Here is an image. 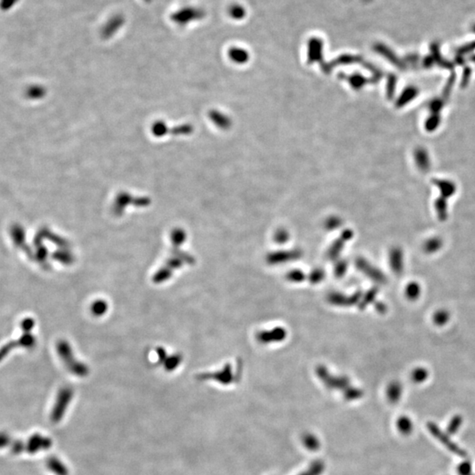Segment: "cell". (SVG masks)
<instances>
[{
  "instance_id": "1",
  "label": "cell",
  "mask_w": 475,
  "mask_h": 475,
  "mask_svg": "<svg viewBox=\"0 0 475 475\" xmlns=\"http://www.w3.org/2000/svg\"><path fill=\"white\" fill-rule=\"evenodd\" d=\"M427 426H428V429H429V432L431 433V435L436 437L437 440L441 442L443 445H445V447L448 449L449 451L453 452L454 454H456L458 456H467L466 452L463 451L462 449L460 448L455 443H453V442L450 439V437L437 427V424H435L433 422H429Z\"/></svg>"
},
{
  "instance_id": "2",
  "label": "cell",
  "mask_w": 475,
  "mask_h": 475,
  "mask_svg": "<svg viewBox=\"0 0 475 475\" xmlns=\"http://www.w3.org/2000/svg\"><path fill=\"white\" fill-rule=\"evenodd\" d=\"M71 398H72V390H69L68 388L63 389L59 393L58 400L56 402L55 407L52 411V414H51V421L52 422H58L61 420V418L65 414L66 407L69 404Z\"/></svg>"
},
{
  "instance_id": "3",
  "label": "cell",
  "mask_w": 475,
  "mask_h": 475,
  "mask_svg": "<svg viewBox=\"0 0 475 475\" xmlns=\"http://www.w3.org/2000/svg\"><path fill=\"white\" fill-rule=\"evenodd\" d=\"M51 441L48 437H42L40 434H35L27 441L26 445V450L29 453H36L37 452L42 451V450H47L50 447L51 445Z\"/></svg>"
},
{
  "instance_id": "4",
  "label": "cell",
  "mask_w": 475,
  "mask_h": 475,
  "mask_svg": "<svg viewBox=\"0 0 475 475\" xmlns=\"http://www.w3.org/2000/svg\"><path fill=\"white\" fill-rule=\"evenodd\" d=\"M35 343V337L33 335H31L29 333H25L23 336L19 338V340L17 341H13L10 343H8L7 345H5L4 348L0 349V360H2L4 358L5 355H7L8 353L10 352L13 348L15 347H27V348H31L33 347Z\"/></svg>"
},
{
  "instance_id": "5",
  "label": "cell",
  "mask_w": 475,
  "mask_h": 475,
  "mask_svg": "<svg viewBox=\"0 0 475 475\" xmlns=\"http://www.w3.org/2000/svg\"><path fill=\"white\" fill-rule=\"evenodd\" d=\"M47 466L50 471L53 472L54 474L58 475H67V470L65 468V466L56 458H50L48 460Z\"/></svg>"
},
{
  "instance_id": "6",
  "label": "cell",
  "mask_w": 475,
  "mask_h": 475,
  "mask_svg": "<svg viewBox=\"0 0 475 475\" xmlns=\"http://www.w3.org/2000/svg\"><path fill=\"white\" fill-rule=\"evenodd\" d=\"M463 423V419L460 415H455L452 417L451 422H449L448 427H447V432L450 435H454L457 433V431L460 429V427Z\"/></svg>"
},
{
  "instance_id": "7",
  "label": "cell",
  "mask_w": 475,
  "mask_h": 475,
  "mask_svg": "<svg viewBox=\"0 0 475 475\" xmlns=\"http://www.w3.org/2000/svg\"><path fill=\"white\" fill-rule=\"evenodd\" d=\"M229 12L230 15L235 19H244L245 16V8L239 4H234L233 6H231Z\"/></svg>"
},
{
  "instance_id": "8",
  "label": "cell",
  "mask_w": 475,
  "mask_h": 475,
  "mask_svg": "<svg viewBox=\"0 0 475 475\" xmlns=\"http://www.w3.org/2000/svg\"><path fill=\"white\" fill-rule=\"evenodd\" d=\"M398 428L403 434L408 435L413 430V423L409 418L403 417L398 421Z\"/></svg>"
},
{
  "instance_id": "9",
  "label": "cell",
  "mask_w": 475,
  "mask_h": 475,
  "mask_svg": "<svg viewBox=\"0 0 475 475\" xmlns=\"http://www.w3.org/2000/svg\"><path fill=\"white\" fill-rule=\"evenodd\" d=\"M473 467L469 460H465L458 467V473L460 475H471Z\"/></svg>"
},
{
  "instance_id": "10",
  "label": "cell",
  "mask_w": 475,
  "mask_h": 475,
  "mask_svg": "<svg viewBox=\"0 0 475 475\" xmlns=\"http://www.w3.org/2000/svg\"><path fill=\"white\" fill-rule=\"evenodd\" d=\"M12 452L13 454H19L20 452H23L26 449V445L24 444L22 441H14L12 444Z\"/></svg>"
},
{
  "instance_id": "11",
  "label": "cell",
  "mask_w": 475,
  "mask_h": 475,
  "mask_svg": "<svg viewBox=\"0 0 475 475\" xmlns=\"http://www.w3.org/2000/svg\"><path fill=\"white\" fill-rule=\"evenodd\" d=\"M11 444V437L6 432H0V449L5 448Z\"/></svg>"
},
{
  "instance_id": "12",
  "label": "cell",
  "mask_w": 475,
  "mask_h": 475,
  "mask_svg": "<svg viewBox=\"0 0 475 475\" xmlns=\"http://www.w3.org/2000/svg\"><path fill=\"white\" fill-rule=\"evenodd\" d=\"M106 308V306H104L103 303L94 304V307H92V309H93V313L95 315H102L104 313V310Z\"/></svg>"
},
{
  "instance_id": "13",
  "label": "cell",
  "mask_w": 475,
  "mask_h": 475,
  "mask_svg": "<svg viewBox=\"0 0 475 475\" xmlns=\"http://www.w3.org/2000/svg\"><path fill=\"white\" fill-rule=\"evenodd\" d=\"M414 379H415V380H416L417 382H422V381L427 379V373H426L424 371L420 370V371L417 372V374L414 376Z\"/></svg>"
},
{
  "instance_id": "14",
  "label": "cell",
  "mask_w": 475,
  "mask_h": 475,
  "mask_svg": "<svg viewBox=\"0 0 475 475\" xmlns=\"http://www.w3.org/2000/svg\"></svg>"
}]
</instances>
